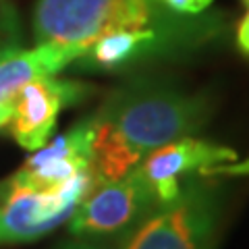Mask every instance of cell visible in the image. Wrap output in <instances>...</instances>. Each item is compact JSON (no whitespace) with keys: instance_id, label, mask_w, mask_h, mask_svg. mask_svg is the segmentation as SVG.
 I'll use <instances>...</instances> for the list:
<instances>
[{"instance_id":"17","label":"cell","mask_w":249,"mask_h":249,"mask_svg":"<svg viewBox=\"0 0 249 249\" xmlns=\"http://www.w3.org/2000/svg\"><path fill=\"white\" fill-rule=\"evenodd\" d=\"M245 2H247V4H249V0H245Z\"/></svg>"},{"instance_id":"10","label":"cell","mask_w":249,"mask_h":249,"mask_svg":"<svg viewBox=\"0 0 249 249\" xmlns=\"http://www.w3.org/2000/svg\"><path fill=\"white\" fill-rule=\"evenodd\" d=\"M85 44L37 42L34 48H17L0 58V106L11 104L15 93L44 75H58L81 56Z\"/></svg>"},{"instance_id":"11","label":"cell","mask_w":249,"mask_h":249,"mask_svg":"<svg viewBox=\"0 0 249 249\" xmlns=\"http://www.w3.org/2000/svg\"><path fill=\"white\" fill-rule=\"evenodd\" d=\"M23 31L17 11L9 2H0V58L21 48Z\"/></svg>"},{"instance_id":"1","label":"cell","mask_w":249,"mask_h":249,"mask_svg":"<svg viewBox=\"0 0 249 249\" xmlns=\"http://www.w3.org/2000/svg\"><path fill=\"white\" fill-rule=\"evenodd\" d=\"M208 106L204 96L158 79H137L114 89L91 114V183L116 181L154 150L197 133L208 121Z\"/></svg>"},{"instance_id":"8","label":"cell","mask_w":249,"mask_h":249,"mask_svg":"<svg viewBox=\"0 0 249 249\" xmlns=\"http://www.w3.org/2000/svg\"><path fill=\"white\" fill-rule=\"evenodd\" d=\"M237 152L197 137H181L154 150L139 162V175L152 189L158 204L178 196L189 175H206L212 166L235 162Z\"/></svg>"},{"instance_id":"3","label":"cell","mask_w":249,"mask_h":249,"mask_svg":"<svg viewBox=\"0 0 249 249\" xmlns=\"http://www.w3.org/2000/svg\"><path fill=\"white\" fill-rule=\"evenodd\" d=\"M218 222V193L206 183H183L177 197L127 231L121 249H214Z\"/></svg>"},{"instance_id":"13","label":"cell","mask_w":249,"mask_h":249,"mask_svg":"<svg viewBox=\"0 0 249 249\" xmlns=\"http://www.w3.org/2000/svg\"><path fill=\"white\" fill-rule=\"evenodd\" d=\"M245 177L249 175V158L243 162H227V164L212 166L206 173V177Z\"/></svg>"},{"instance_id":"4","label":"cell","mask_w":249,"mask_h":249,"mask_svg":"<svg viewBox=\"0 0 249 249\" xmlns=\"http://www.w3.org/2000/svg\"><path fill=\"white\" fill-rule=\"evenodd\" d=\"M91 185L89 170L52 191L34 189L9 177L0 183V245L31 243L71 220Z\"/></svg>"},{"instance_id":"16","label":"cell","mask_w":249,"mask_h":249,"mask_svg":"<svg viewBox=\"0 0 249 249\" xmlns=\"http://www.w3.org/2000/svg\"><path fill=\"white\" fill-rule=\"evenodd\" d=\"M62 249H93L89 245H69V247H62Z\"/></svg>"},{"instance_id":"6","label":"cell","mask_w":249,"mask_h":249,"mask_svg":"<svg viewBox=\"0 0 249 249\" xmlns=\"http://www.w3.org/2000/svg\"><path fill=\"white\" fill-rule=\"evenodd\" d=\"M89 93V85L44 75L29 81L13 98V112L6 121V131L23 150L36 152L48 143L58 114Z\"/></svg>"},{"instance_id":"5","label":"cell","mask_w":249,"mask_h":249,"mask_svg":"<svg viewBox=\"0 0 249 249\" xmlns=\"http://www.w3.org/2000/svg\"><path fill=\"white\" fill-rule=\"evenodd\" d=\"M158 206L156 196L133 168L110 183L93 185L69 220L75 237H110L127 232Z\"/></svg>"},{"instance_id":"2","label":"cell","mask_w":249,"mask_h":249,"mask_svg":"<svg viewBox=\"0 0 249 249\" xmlns=\"http://www.w3.org/2000/svg\"><path fill=\"white\" fill-rule=\"evenodd\" d=\"M142 27L208 34V27L189 23L158 0H37L34 9L36 42L89 46L110 31Z\"/></svg>"},{"instance_id":"9","label":"cell","mask_w":249,"mask_h":249,"mask_svg":"<svg viewBox=\"0 0 249 249\" xmlns=\"http://www.w3.org/2000/svg\"><path fill=\"white\" fill-rule=\"evenodd\" d=\"M93 142V119L88 116L58 135L54 142L44 143L29 156L13 177L34 189L52 191L71 181L79 173L89 170Z\"/></svg>"},{"instance_id":"7","label":"cell","mask_w":249,"mask_h":249,"mask_svg":"<svg viewBox=\"0 0 249 249\" xmlns=\"http://www.w3.org/2000/svg\"><path fill=\"white\" fill-rule=\"evenodd\" d=\"M208 37L204 31H177L160 27L119 29L96 37L75 62L83 71L114 73L145 58L175 54L185 46ZM73 62V65H75Z\"/></svg>"},{"instance_id":"14","label":"cell","mask_w":249,"mask_h":249,"mask_svg":"<svg viewBox=\"0 0 249 249\" xmlns=\"http://www.w3.org/2000/svg\"><path fill=\"white\" fill-rule=\"evenodd\" d=\"M237 46L239 50L245 54V56H249V11L247 15L243 17V21L239 23V29H237Z\"/></svg>"},{"instance_id":"12","label":"cell","mask_w":249,"mask_h":249,"mask_svg":"<svg viewBox=\"0 0 249 249\" xmlns=\"http://www.w3.org/2000/svg\"><path fill=\"white\" fill-rule=\"evenodd\" d=\"M164 4L168 11L178 13V15H199L204 13L214 0H158Z\"/></svg>"},{"instance_id":"15","label":"cell","mask_w":249,"mask_h":249,"mask_svg":"<svg viewBox=\"0 0 249 249\" xmlns=\"http://www.w3.org/2000/svg\"><path fill=\"white\" fill-rule=\"evenodd\" d=\"M13 112V102L11 104H4V106H0V129L6 124V121H9V116Z\"/></svg>"}]
</instances>
